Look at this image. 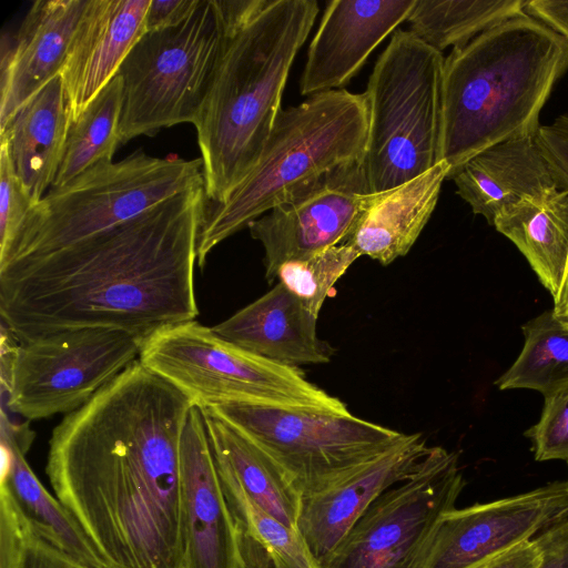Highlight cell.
I'll return each instance as SVG.
<instances>
[{
  "label": "cell",
  "instance_id": "1",
  "mask_svg": "<svg viewBox=\"0 0 568 568\" xmlns=\"http://www.w3.org/2000/svg\"><path fill=\"white\" fill-rule=\"evenodd\" d=\"M192 407L136 359L53 428L49 483L109 568H183L181 438Z\"/></svg>",
  "mask_w": 568,
  "mask_h": 568
},
{
  "label": "cell",
  "instance_id": "2",
  "mask_svg": "<svg viewBox=\"0 0 568 568\" xmlns=\"http://www.w3.org/2000/svg\"><path fill=\"white\" fill-rule=\"evenodd\" d=\"M204 186L64 248L0 267L2 325L19 343L84 328L146 337L195 320Z\"/></svg>",
  "mask_w": 568,
  "mask_h": 568
},
{
  "label": "cell",
  "instance_id": "3",
  "mask_svg": "<svg viewBox=\"0 0 568 568\" xmlns=\"http://www.w3.org/2000/svg\"><path fill=\"white\" fill-rule=\"evenodd\" d=\"M317 13L315 0H268L250 19H223L221 57L194 124L209 202H225L256 166Z\"/></svg>",
  "mask_w": 568,
  "mask_h": 568
},
{
  "label": "cell",
  "instance_id": "4",
  "mask_svg": "<svg viewBox=\"0 0 568 568\" xmlns=\"http://www.w3.org/2000/svg\"><path fill=\"white\" fill-rule=\"evenodd\" d=\"M568 70V42L521 12L453 48L443 71L442 161L448 176L500 142L536 135Z\"/></svg>",
  "mask_w": 568,
  "mask_h": 568
},
{
  "label": "cell",
  "instance_id": "5",
  "mask_svg": "<svg viewBox=\"0 0 568 568\" xmlns=\"http://www.w3.org/2000/svg\"><path fill=\"white\" fill-rule=\"evenodd\" d=\"M365 93L345 89L311 95L281 110L260 160L219 204H206L197 234L196 264L222 241L341 166L363 162L368 138Z\"/></svg>",
  "mask_w": 568,
  "mask_h": 568
},
{
  "label": "cell",
  "instance_id": "6",
  "mask_svg": "<svg viewBox=\"0 0 568 568\" xmlns=\"http://www.w3.org/2000/svg\"><path fill=\"white\" fill-rule=\"evenodd\" d=\"M442 52L396 29L364 92L368 138L363 168L373 194L395 189L442 162Z\"/></svg>",
  "mask_w": 568,
  "mask_h": 568
},
{
  "label": "cell",
  "instance_id": "7",
  "mask_svg": "<svg viewBox=\"0 0 568 568\" xmlns=\"http://www.w3.org/2000/svg\"><path fill=\"white\" fill-rule=\"evenodd\" d=\"M200 186H204L201 158L161 159L136 151L119 162H99L44 194L0 267L70 246Z\"/></svg>",
  "mask_w": 568,
  "mask_h": 568
},
{
  "label": "cell",
  "instance_id": "8",
  "mask_svg": "<svg viewBox=\"0 0 568 568\" xmlns=\"http://www.w3.org/2000/svg\"><path fill=\"white\" fill-rule=\"evenodd\" d=\"M139 361L200 409L253 405L352 414L300 368L245 351L195 320L148 335Z\"/></svg>",
  "mask_w": 568,
  "mask_h": 568
},
{
  "label": "cell",
  "instance_id": "9",
  "mask_svg": "<svg viewBox=\"0 0 568 568\" xmlns=\"http://www.w3.org/2000/svg\"><path fill=\"white\" fill-rule=\"evenodd\" d=\"M224 41L217 0H199L180 23L146 31L116 75L123 87L120 143L180 123L195 124Z\"/></svg>",
  "mask_w": 568,
  "mask_h": 568
},
{
  "label": "cell",
  "instance_id": "10",
  "mask_svg": "<svg viewBox=\"0 0 568 568\" xmlns=\"http://www.w3.org/2000/svg\"><path fill=\"white\" fill-rule=\"evenodd\" d=\"M2 325V406L28 420L69 414L139 359L144 336L84 328L13 344Z\"/></svg>",
  "mask_w": 568,
  "mask_h": 568
},
{
  "label": "cell",
  "instance_id": "11",
  "mask_svg": "<svg viewBox=\"0 0 568 568\" xmlns=\"http://www.w3.org/2000/svg\"><path fill=\"white\" fill-rule=\"evenodd\" d=\"M205 409L255 444L302 497L339 484L405 436L353 414L253 405Z\"/></svg>",
  "mask_w": 568,
  "mask_h": 568
},
{
  "label": "cell",
  "instance_id": "12",
  "mask_svg": "<svg viewBox=\"0 0 568 568\" xmlns=\"http://www.w3.org/2000/svg\"><path fill=\"white\" fill-rule=\"evenodd\" d=\"M465 485L458 455L429 447L405 480L371 504L320 568H425L439 524Z\"/></svg>",
  "mask_w": 568,
  "mask_h": 568
},
{
  "label": "cell",
  "instance_id": "13",
  "mask_svg": "<svg viewBox=\"0 0 568 568\" xmlns=\"http://www.w3.org/2000/svg\"><path fill=\"white\" fill-rule=\"evenodd\" d=\"M363 162L328 172L248 224L265 252V278L272 283L287 261L345 243L374 201Z\"/></svg>",
  "mask_w": 568,
  "mask_h": 568
},
{
  "label": "cell",
  "instance_id": "14",
  "mask_svg": "<svg viewBox=\"0 0 568 568\" xmlns=\"http://www.w3.org/2000/svg\"><path fill=\"white\" fill-rule=\"evenodd\" d=\"M568 517V479L453 509L436 531L425 568H479Z\"/></svg>",
  "mask_w": 568,
  "mask_h": 568
},
{
  "label": "cell",
  "instance_id": "15",
  "mask_svg": "<svg viewBox=\"0 0 568 568\" xmlns=\"http://www.w3.org/2000/svg\"><path fill=\"white\" fill-rule=\"evenodd\" d=\"M183 568H242L241 527L216 469L203 413L193 406L181 438Z\"/></svg>",
  "mask_w": 568,
  "mask_h": 568
},
{
  "label": "cell",
  "instance_id": "16",
  "mask_svg": "<svg viewBox=\"0 0 568 568\" xmlns=\"http://www.w3.org/2000/svg\"><path fill=\"white\" fill-rule=\"evenodd\" d=\"M416 0H332L312 39L300 81L303 95L338 90L374 49L408 19Z\"/></svg>",
  "mask_w": 568,
  "mask_h": 568
},
{
  "label": "cell",
  "instance_id": "17",
  "mask_svg": "<svg viewBox=\"0 0 568 568\" xmlns=\"http://www.w3.org/2000/svg\"><path fill=\"white\" fill-rule=\"evenodd\" d=\"M89 0H37L16 37L2 36L0 134L16 114L60 75L77 26Z\"/></svg>",
  "mask_w": 568,
  "mask_h": 568
},
{
  "label": "cell",
  "instance_id": "18",
  "mask_svg": "<svg viewBox=\"0 0 568 568\" xmlns=\"http://www.w3.org/2000/svg\"><path fill=\"white\" fill-rule=\"evenodd\" d=\"M428 449L420 433L405 434L389 450L345 480L302 497L296 528L318 566L374 500L416 469Z\"/></svg>",
  "mask_w": 568,
  "mask_h": 568
},
{
  "label": "cell",
  "instance_id": "19",
  "mask_svg": "<svg viewBox=\"0 0 568 568\" xmlns=\"http://www.w3.org/2000/svg\"><path fill=\"white\" fill-rule=\"evenodd\" d=\"M151 0H89L60 72L71 124L146 32Z\"/></svg>",
  "mask_w": 568,
  "mask_h": 568
},
{
  "label": "cell",
  "instance_id": "20",
  "mask_svg": "<svg viewBox=\"0 0 568 568\" xmlns=\"http://www.w3.org/2000/svg\"><path fill=\"white\" fill-rule=\"evenodd\" d=\"M317 316L282 283L212 327L222 338L275 363L326 364L335 349L317 335Z\"/></svg>",
  "mask_w": 568,
  "mask_h": 568
},
{
  "label": "cell",
  "instance_id": "21",
  "mask_svg": "<svg viewBox=\"0 0 568 568\" xmlns=\"http://www.w3.org/2000/svg\"><path fill=\"white\" fill-rule=\"evenodd\" d=\"M448 179L474 214L493 225L503 211L560 190L535 135L507 140L476 154Z\"/></svg>",
  "mask_w": 568,
  "mask_h": 568
},
{
  "label": "cell",
  "instance_id": "22",
  "mask_svg": "<svg viewBox=\"0 0 568 568\" xmlns=\"http://www.w3.org/2000/svg\"><path fill=\"white\" fill-rule=\"evenodd\" d=\"M448 173L442 161L422 175L377 193L345 243L382 265L405 256L435 210Z\"/></svg>",
  "mask_w": 568,
  "mask_h": 568
},
{
  "label": "cell",
  "instance_id": "23",
  "mask_svg": "<svg viewBox=\"0 0 568 568\" xmlns=\"http://www.w3.org/2000/svg\"><path fill=\"white\" fill-rule=\"evenodd\" d=\"M8 416L1 413L0 483L10 488L26 515L52 544L90 567L109 568L77 520L28 464L26 455L34 433L28 424L12 423Z\"/></svg>",
  "mask_w": 568,
  "mask_h": 568
},
{
  "label": "cell",
  "instance_id": "24",
  "mask_svg": "<svg viewBox=\"0 0 568 568\" xmlns=\"http://www.w3.org/2000/svg\"><path fill=\"white\" fill-rule=\"evenodd\" d=\"M71 122L60 75L14 116L0 141L9 144L14 171L37 204L58 173Z\"/></svg>",
  "mask_w": 568,
  "mask_h": 568
},
{
  "label": "cell",
  "instance_id": "25",
  "mask_svg": "<svg viewBox=\"0 0 568 568\" xmlns=\"http://www.w3.org/2000/svg\"><path fill=\"white\" fill-rule=\"evenodd\" d=\"M493 226L517 246L555 296L568 256V190L525 199L499 213Z\"/></svg>",
  "mask_w": 568,
  "mask_h": 568
},
{
  "label": "cell",
  "instance_id": "26",
  "mask_svg": "<svg viewBox=\"0 0 568 568\" xmlns=\"http://www.w3.org/2000/svg\"><path fill=\"white\" fill-rule=\"evenodd\" d=\"M214 458L230 468L264 510L297 530L302 495L255 444L209 409H201Z\"/></svg>",
  "mask_w": 568,
  "mask_h": 568
},
{
  "label": "cell",
  "instance_id": "27",
  "mask_svg": "<svg viewBox=\"0 0 568 568\" xmlns=\"http://www.w3.org/2000/svg\"><path fill=\"white\" fill-rule=\"evenodd\" d=\"M527 0H416L409 31L442 52L524 12Z\"/></svg>",
  "mask_w": 568,
  "mask_h": 568
},
{
  "label": "cell",
  "instance_id": "28",
  "mask_svg": "<svg viewBox=\"0 0 568 568\" xmlns=\"http://www.w3.org/2000/svg\"><path fill=\"white\" fill-rule=\"evenodd\" d=\"M524 346L511 366L496 381L499 390L534 389L544 397L568 387V331L551 310L521 326Z\"/></svg>",
  "mask_w": 568,
  "mask_h": 568
},
{
  "label": "cell",
  "instance_id": "29",
  "mask_svg": "<svg viewBox=\"0 0 568 568\" xmlns=\"http://www.w3.org/2000/svg\"><path fill=\"white\" fill-rule=\"evenodd\" d=\"M123 87L115 75L71 124L51 187H61L102 161H112L120 143Z\"/></svg>",
  "mask_w": 568,
  "mask_h": 568
},
{
  "label": "cell",
  "instance_id": "30",
  "mask_svg": "<svg viewBox=\"0 0 568 568\" xmlns=\"http://www.w3.org/2000/svg\"><path fill=\"white\" fill-rule=\"evenodd\" d=\"M214 460L236 521L265 549L272 568H320L300 532L264 510L246 494L230 468Z\"/></svg>",
  "mask_w": 568,
  "mask_h": 568
},
{
  "label": "cell",
  "instance_id": "31",
  "mask_svg": "<svg viewBox=\"0 0 568 568\" xmlns=\"http://www.w3.org/2000/svg\"><path fill=\"white\" fill-rule=\"evenodd\" d=\"M0 568H93L52 544L0 483Z\"/></svg>",
  "mask_w": 568,
  "mask_h": 568
},
{
  "label": "cell",
  "instance_id": "32",
  "mask_svg": "<svg viewBox=\"0 0 568 568\" xmlns=\"http://www.w3.org/2000/svg\"><path fill=\"white\" fill-rule=\"evenodd\" d=\"M359 256L346 243L334 245L307 257L285 262L276 278L318 317L325 300L333 295L335 283Z\"/></svg>",
  "mask_w": 568,
  "mask_h": 568
},
{
  "label": "cell",
  "instance_id": "33",
  "mask_svg": "<svg viewBox=\"0 0 568 568\" xmlns=\"http://www.w3.org/2000/svg\"><path fill=\"white\" fill-rule=\"evenodd\" d=\"M0 146V261L10 252L28 215L36 205L13 166L9 144Z\"/></svg>",
  "mask_w": 568,
  "mask_h": 568
},
{
  "label": "cell",
  "instance_id": "34",
  "mask_svg": "<svg viewBox=\"0 0 568 568\" xmlns=\"http://www.w3.org/2000/svg\"><path fill=\"white\" fill-rule=\"evenodd\" d=\"M537 462L568 460V387L545 397L539 420L525 432Z\"/></svg>",
  "mask_w": 568,
  "mask_h": 568
},
{
  "label": "cell",
  "instance_id": "35",
  "mask_svg": "<svg viewBox=\"0 0 568 568\" xmlns=\"http://www.w3.org/2000/svg\"><path fill=\"white\" fill-rule=\"evenodd\" d=\"M535 136L559 187L568 190V114L540 125Z\"/></svg>",
  "mask_w": 568,
  "mask_h": 568
},
{
  "label": "cell",
  "instance_id": "36",
  "mask_svg": "<svg viewBox=\"0 0 568 568\" xmlns=\"http://www.w3.org/2000/svg\"><path fill=\"white\" fill-rule=\"evenodd\" d=\"M536 538L542 549L538 568H568V517L546 528Z\"/></svg>",
  "mask_w": 568,
  "mask_h": 568
},
{
  "label": "cell",
  "instance_id": "37",
  "mask_svg": "<svg viewBox=\"0 0 568 568\" xmlns=\"http://www.w3.org/2000/svg\"><path fill=\"white\" fill-rule=\"evenodd\" d=\"M199 0H151L146 18V31H155L182 22L197 6Z\"/></svg>",
  "mask_w": 568,
  "mask_h": 568
},
{
  "label": "cell",
  "instance_id": "38",
  "mask_svg": "<svg viewBox=\"0 0 568 568\" xmlns=\"http://www.w3.org/2000/svg\"><path fill=\"white\" fill-rule=\"evenodd\" d=\"M542 549L537 538L524 540L488 560L479 568H538Z\"/></svg>",
  "mask_w": 568,
  "mask_h": 568
},
{
  "label": "cell",
  "instance_id": "39",
  "mask_svg": "<svg viewBox=\"0 0 568 568\" xmlns=\"http://www.w3.org/2000/svg\"><path fill=\"white\" fill-rule=\"evenodd\" d=\"M524 12L549 27L568 42V0H527Z\"/></svg>",
  "mask_w": 568,
  "mask_h": 568
},
{
  "label": "cell",
  "instance_id": "40",
  "mask_svg": "<svg viewBox=\"0 0 568 568\" xmlns=\"http://www.w3.org/2000/svg\"><path fill=\"white\" fill-rule=\"evenodd\" d=\"M242 568H272L265 549L241 528Z\"/></svg>",
  "mask_w": 568,
  "mask_h": 568
},
{
  "label": "cell",
  "instance_id": "41",
  "mask_svg": "<svg viewBox=\"0 0 568 568\" xmlns=\"http://www.w3.org/2000/svg\"><path fill=\"white\" fill-rule=\"evenodd\" d=\"M551 308L558 322L568 331V256Z\"/></svg>",
  "mask_w": 568,
  "mask_h": 568
},
{
  "label": "cell",
  "instance_id": "42",
  "mask_svg": "<svg viewBox=\"0 0 568 568\" xmlns=\"http://www.w3.org/2000/svg\"><path fill=\"white\" fill-rule=\"evenodd\" d=\"M566 462H567V465H568V460H566Z\"/></svg>",
  "mask_w": 568,
  "mask_h": 568
}]
</instances>
